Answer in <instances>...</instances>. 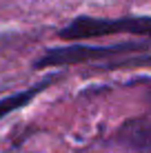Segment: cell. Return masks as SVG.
<instances>
[{
    "label": "cell",
    "instance_id": "6da1fadb",
    "mask_svg": "<svg viewBox=\"0 0 151 153\" xmlns=\"http://www.w3.org/2000/svg\"><path fill=\"white\" fill-rule=\"evenodd\" d=\"M131 33L140 38H151V18L149 16H124V18H93L78 16L65 25L58 36L62 40H91L102 36Z\"/></svg>",
    "mask_w": 151,
    "mask_h": 153
},
{
    "label": "cell",
    "instance_id": "7a4b0ae2",
    "mask_svg": "<svg viewBox=\"0 0 151 153\" xmlns=\"http://www.w3.org/2000/svg\"><path fill=\"white\" fill-rule=\"evenodd\" d=\"M138 42H124V45H111V47H85V45H69V47H51L47 49L38 60L33 62V69H47V67H69V65H82V62H96L107 60L113 56H122L129 51H136Z\"/></svg>",
    "mask_w": 151,
    "mask_h": 153
},
{
    "label": "cell",
    "instance_id": "3957f363",
    "mask_svg": "<svg viewBox=\"0 0 151 153\" xmlns=\"http://www.w3.org/2000/svg\"><path fill=\"white\" fill-rule=\"evenodd\" d=\"M54 80H56V76H49V78H45L42 82H36L33 87L25 89V91H18V93H11V96L0 98V120H2L4 115H9V113H13V111H18V109L27 107L31 100L38 96V93H42L45 89L49 87L51 82H54Z\"/></svg>",
    "mask_w": 151,
    "mask_h": 153
},
{
    "label": "cell",
    "instance_id": "277c9868",
    "mask_svg": "<svg viewBox=\"0 0 151 153\" xmlns=\"http://www.w3.org/2000/svg\"><path fill=\"white\" fill-rule=\"evenodd\" d=\"M122 138L136 151L151 153V120H129L122 126Z\"/></svg>",
    "mask_w": 151,
    "mask_h": 153
}]
</instances>
